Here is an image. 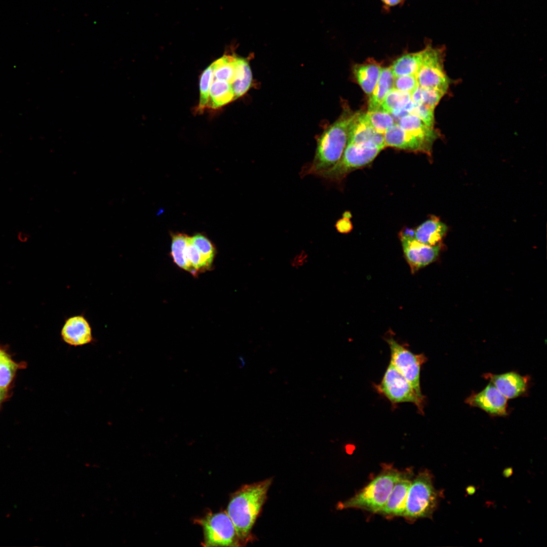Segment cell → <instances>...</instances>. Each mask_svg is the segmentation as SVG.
I'll return each instance as SVG.
<instances>
[{
    "label": "cell",
    "mask_w": 547,
    "mask_h": 547,
    "mask_svg": "<svg viewBox=\"0 0 547 547\" xmlns=\"http://www.w3.org/2000/svg\"><path fill=\"white\" fill-rule=\"evenodd\" d=\"M272 478L246 484L231 496L226 512L242 546L255 540L252 529L267 498Z\"/></svg>",
    "instance_id": "6da1fadb"
},
{
    "label": "cell",
    "mask_w": 547,
    "mask_h": 547,
    "mask_svg": "<svg viewBox=\"0 0 547 547\" xmlns=\"http://www.w3.org/2000/svg\"><path fill=\"white\" fill-rule=\"evenodd\" d=\"M356 112L344 108L340 117L329 126L317 139L313 160L304 165L301 177L318 173L334 166L340 160L346 146L349 127Z\"/></svg>",
    "instance_id": "7a4b0ae2"
},
{
    "label": "cell",
    "mask_w": 547,
    "mask_h": 547,
    "mask_svg": "<svg viewBox=\"0 0 547 547\" xmlns=\"http://www.w3.org/2000/svg\"><path fill=\"white\" fill-rule=\"evenodd\" d=\"M402 473L392 466L384 465L376 477L352 497L339 502L337 509H359L377 514L384 505Z\"/></svg>",
    "instance_id": "3957f363"
},
{
    "label": "cell",
    "mask_w": 547,
    "mask_h": 547,
    "mask_svg": "<svg viewBox=\"0 0 547 547\" xmlns=\"http://www.w3.org/2000/svg\"><path fill=\"white\" fill-rule=\"evenodd\" d=\"M439 495L429 472L424 470L419 473L412 480L403 517L412 522L432 518L438 506Z\"/></svg>",
    "instance_id": "277c9868"
},
{
    "label": "cell",
    "mask_w": 547,
    "mask_h": 547,
    "mask_svg": "<svg viewBox=\"0 0 547 547\" xmlns=\"http://www.w3.org/2000/svg\"><path fill=\"white\" fill-rule=\"evenodd\" d=\"M383 149L372 144L347 143L339 161L316 176L330 182H340L353 171L371 163Z\"/></svg>",
    "instance_id": "5b68a950"
},
{
    "label": "cell",
    "mask_w": 547,
    "mask_h": 547,
    "mask_svg": "<svg viewBox=\"0 0 547 547\" xmlns=\"http://www.w3.org/2000/svg\"><path fill=\"white\" fill-rule=\"evenodd\" d=\"M421 64L416 74L418 86L438 90L446 93L451 80L444 69L446 54L444 46H433L428 42L423 49Z\"/></svg>",
    "instance_id": "8992f818"
},
{
    "label": "cell",
    "mask_w": 547,
    "mask_h": 547,
    "mask_svg": "<svg viewBox=\"0 0 547 547\" xmlns=\"http://www.w3.org/2000/svg\"><path fill=\"white\" fill-rule=\"evenodd\" d=\"M195 523L203 528L204 546H243L226 511L211 512Z\"/></svg>",
    "instance_id": "52a82bcc"
},
{
    "label": "cell",
    "mask_w": 547,
    "mask_h": 547,
    "mask_svg": "<svg viewBox=\"0 0 547 547\" xmlns=\"http://www.w3.org/2000/svg\"><path fill=\"white\" fill-rule=\"evenodd\" d=\"M378 393L384 396L393 406L401 403H411L418 412L424 414L425 399L419 397L410 383L389 362L379 384L374 385Z\"/></svg>",
    "instance_id": "ba28073f"
},
{
    "label": "cell",
    "mask_w": 547,
    "mask_h": 547,
    "mask_svg": "<svg viewBox=\"0 0 547 547\" xmlns=\"http://www.w3.org/2000/svg\"><path fill=\"white\" fill-rule=\"evenodd\" d=\"M390 351V361L405 378L420 398L425 399L420 387L421 366L427 361L423 354H415L397 342L393 337L385 339Z\"/></svg>",
    "instance_id": "9c48e42d"
},
{
    "label": "cell",
    "mask_w": 547,
    "mask_h": 547,
    "mask_svg": "<svg viewBox=\"0 0 547 547\" xmlns=\"http://www.w3.org/2000/svg\"><path fill=\"white\" fill-rule=\"evenodd\" d=\"M400 240L405 258L413 272L434 262L438 256L439 245H426L403 233L400 235Z\"/></svg>",
    "instance_id": "30bf717a"
},
{
    "label": "cell",
    "mask_w": 547,
    "mask_h": 547,
    "mask_svg": "<svg viewBox=\"0 0 547 547\" xmlns=\"http://www.w3.org/2000/svg\"><path fill=\"white\" fill-rule=\"evenodd\" d=\"M465 402L491 416H505L508 414L507 399L491 382L481 392L472 393Z\"/></svg>",
    "instance_id": "8fae6325"
},
{
    "label": "cell",
    "mask_w": 547,
    "mask_h": 547,
    "mask_svg": "<svg viewBox=\"0 0 547 547\" xmlns=\"http://www.w3.org/2000/svg\"><path fill=\"white\" fill-rule=\"evenodd\" d=\"M483 376L489 380L507 399L523 396L528 390L530 377L515 372L501 374L487 373Z\"/></svg>",
    "instance_id": "7c38bea8"
},
{
    "label": "cell",
    "mask_w": 547,
    "mask_h": 547,
    "mask_svg": "<svg viewBox=\"0 0 547 547\" xmlns=\"http://www.w3.org/2000/svg\"><path fill=\"white\" fill-rule=\"evenodd\" d=\"M412 473L403 472L402 475L394 485L383 507L377 513L387 518L403 517Z\"/></svg>",
    "instance_id": "4fadbf2b"
},
{
    "label": "cell",
    "mask_w": 547,
    "mask_h": 547,
    "mask_svg": "<svg viewBox=\"0 0 547 547\" xmlns=\"http://www.w3.org/2000/svg\"><path fill=\"white\" fill-rule=\"evenodd\" d=\"M61 336L66 343L73 346L85 345L93 340L90 324L82 315L66 319L61 330Z\"/></svg>",
    "instance_id": "5bb4252c"
},
{
    "label": "cell",
    "mask_w": 547,
    "mask_h": 547,
    "mask_svg": "<svg viewBox=\"0 0 547 547\" xmlns=\"http://www.w3.org/2000/svg\"><path fill=\"white\" fill-rule=\"evenodd\" d=\"M347 143L372 144L384 148L383 134L376 131L364 119L363 113L356 112L350 124Z\"/></svg>",
    "instance_id": "9a60e30c"
},
{
    "label": "cell",
    "mask_w": 547,
    "mask_h": 547,
    "mask_svg": "<svg viewBox=\"0 0 547 547\" xmlns=\"http://www.w3.org/2000/svg\"><path fill=\"white\" fill-rule=\"evenodd\" d=\"M386 146L431 155L432 151L413 135L395 123L383 134Z\"/></svg>",
    "instance_id": "2e32d148"
},
{
    "label": "cell",
    "mask_w": 547,
    "mask_h": 547,
    "mask_svg": "<svg viewBox=\"0 0 547 547\" xmlns=\"http://www.w3.org/2000/svg\"><path fill=\"white\" fill-rule=\"evenodd\" d=\"M397 122L401 128L415 137L432 151L434 143L440 136L437 130L428 127L419 118L411 114L403 116Z\"/></svg>",
    "instance_id": "e0dca14e"
},
{
    "label": "cell",
    "mask_w": 547,
    "mask_h": 547,
    "mask_svg": "<svg viewBox=\"0 0 547 547\" xmlns=\"http://www.w3.org/2000/svg\"><path fill=\"white\" fill-rule=\"evenodd\" d=\"M382 68L381 64L372 58L353 67V74L364 92L370 95L378 81Z\"/></svg>",
    "instance_id": "ac0fdd59"
},
{
    "label": "cell",
    "mask_w": 547,
    "mask_h": 547,
    "mask_svg": "<svg viewBox=\"0 0 547 547\" xmlns=\"http://www.w3.org/2000/svg\"><path fill=\"white\" fill-rule=\"evenodd\" d=\"M447 230V226L445 224L437 218L433 217L418 226L412 236L422 243L434 246L439 245Z\"/></svg>",
    "instance_id": "d6986e66"
},
{
    "label": "cell",
    "mask_w": 547,
    "mask_h": 547,
    "mask_svg": "<svg viewBox=\"0 0 547 547\" xmlns=\"http://www.w3.org/2000/svg\"><path fill=\"white\" fill-rule=\"evenodd\" d=\"M252 82V73L248 61L236 56L235 74L231 87L235 100L244 95L249 89Z\"/></svg>",
    "instance_id": "ffe728a7"
},
{
    "label": "cell",
    "mask_w": 547,
    "mask_h": 547,
    "mask_svg": "<svg viewBox=\"0 0 547 547\" xmlns=\"http://www.w3.org/2000/svg\"><path fill=\"white\" fill-rule=\"evenodd\" d=\"M394 76L390 66L382 68L378 81L368 100V111L377 110L386 95L394 88Z\"/></svg>",
    "instance_id": "44dd1931"
},
{
    "label": "cell",
    "mask_w": 547,
    "mask_h": 547,
    "mask_svg": "<svg viewBox=\"0 0 547 547\" xmlns=\"http://www.w3.org/2000/svg\"><path fill=\"white\" fill-rule=\"evenodd\" d=\"M235 100L234 92L230 83L212 80L206 108L216 109Z\"/></svg>",
    "instance_id": "7402d4cb"
},
{
    "label": "cell",
    "mask_w": 547,
    "mask_h": 547,
    "mask_svg": "<svg viewBox=\"0 0 547 547\" xmlns=\"http://www.w3.org/2000/svg\"><path fill=\"white\" fill-rule=\"evenodd\" d=\"M423 55V49L414 53H407L397 58L390 66L395 77L406 75H416L420 67Z\"/></svg>",
    "instance_id": "603a6c76"
},
{
    "label": "cell",
    "mask_w": 547,
    "mask_h": 547,
    "mask_svg": "<svg viewBox=\"0 0 547 547\" xmlns=\"http://www.w3.org/2000/svg\"><path fill=\"white\" fill-rule=\"evenodd\" d=\"M235 55H224L213 62V80L227 82L231 85L235 74Z\"/></svg>",
    "instance_id": "cb8c5ba5"
},
{
    "label": "cell",
    "mask_w": 547,
    "mask_h": 547,
    "mask_svg": "<svg viewBox=\"0 0 547 547\" xmlns=\"http://www.w3.org/2000/svg\"><path fill=\"white\" fill-rule=\"evenodd\" d=\"M363 116L376 131L382 134L396 123L390 113L379 109L368 110Z\"/></svg>",
    "instance_id": "d4e9b609"
},
{
    "label": "cell",
    "mask_w": 547,
    "mask_h": 547,
    "mask_svg": "<svg viewBox=\"0 0 547 547\" xmlns=\"http://www.w3.org/2000/svg\"><path fill=\"white\" fill-rule=\"evenodd\" d=\"M188 237L186 235L180 233L172 235L171 255L175 263L181 268L189 272L185 254Z\"/></svg>",
    "instance_id": "484cf974"
},
{
    "label": "cell",
    "mask_w": 547,
    "mask_h": 547,
    "mask_svg": "<svg viewBox=\"0 0 547 547\" xmlns=\"http://www.w3.org/2000/svg\"><path fill=\"white\" fill-rule=\"evenodd\" d=\"M410 100L411 93L393 88L384 97L378 109L390 114L392 111L404 107Z\"/></svg>",
    "instance_id": "4316f807"
},
{
    "label": "cell",
    "mask_w": 547,
    "mask_h": 547,
    "mask_svg": "<svg viewBox=\"0 0 547 547\" xmlns=\"http://www.w3.org/2000/svg\"><path fill=\"white\" fill-rule=\"evenodd\" d=\"M214 64L213 62L202 72L200 80V99L198 106L196 109V113H202L207 107L209 91L213 80Z\"/></svg>",
    "instance_id": "83f0119b"
},
{
    "label": "cell",
    "mask_w": 547,
    "mask_h": 547,
    "mask_svg": "<svg viewBox=\"0 0 547 547\" xmlns=\"http://www.w3.org/2000/svg\"><path fill=\"white\" fill-rule=\"evenodd\" d=\"M190 240L198 249L203 259L212 267L216 252L213 244L205 236L201 233H198L190 237Z\"/></svg>",
    "instance_id": "f1b7e54d"
},
{
    "label": "cell",
    "mask_w": 547,
    "mask_h": 547,
    "mask_svg": "<svg viewBox=\"0 0 547 547\" xmlns=\"http://www.w3.org/2000/svg\"><path fill=\"white\" fill-rule=\"evenodd\" d=\"M19 368L20 364L15 362L11 358L0 365V388L7 389Z\"/></svg>",
    "instance_id": "f546056e"
},
{
    "label": "cell",
    "mask_w": 547,
    "mask_h": 547,
    "mask_svg": "<svg viewBox=\"0 0 547 547\" xmlns=\"http://www.w3.org/2000/svg\"><path fill=\"white\" fill-rule=\"evenodd\" d=\"M446 94L438 90L421 87L420 104L435 110L436 106Z\"/></svg>",
    "instance_id": "4dcf8cb0"
},
{
    "label": "cell",
    "mask_w": 547,
    "mask_h": 547,
    "mask_svg": "<svg viewBox=\"0 0 547 547\" xmlns=\"http://www.w3.org/2000/svg\"><path fill=\"white\" fill-rule=\"evenodd\" d=\"M410 114L419 118L428 127L434 128V109L423 104L414 103Z\"/></svg>",
    "instance_id": "1f68e13d"
},
{
    "label": "cell",
    "mask_w": 547,
    "mask_h": 547,
    "mask_svg": "<svg viewBox=\"0 0 547 547\" xmlns=\"http://www.w3.org/2000/svg\"><path fill=\"white\" fill-rule=\"evenodd\" d=\"M418 86L415 74L398 76L395 77L394 89L411 93Z\"/></svg>",
    "instance_id": "d6a6232c"
},
{
    "label": "cell",
    "mask_w": 547,
    "mask_h": 547,
    "mask_svg": "<svg viewBox=\"0 0 547 547\" xmlns=\"http://www.w3.org/2000/svg\"><path fill=\"white\" fill-rule=\"evenodd\" d=\"M307 254L303 251L297 254L291 260L292 266L296 268L301 267L307 263Z\"/></svg>",
    "instance_id": "836d02e7"
},
{
    "label": "cell",
    "mask_w": 547,
    "mask_h": 547,
    "mask_svg": "<svg viewBox=\"0 0 547 547\" xmlns=\"http://www.w3.org/2000/svg\"><path fill=\"white\" fill-rule=\"evenodd\" d=\"M386 10H389L391 8L401 5L404 2V0H380Z\"/></svg>",
    "instance_id": "e575fe53"
},
{
    "label": "cell",
    "mask_w": 547,
    "mask_h": 547,
    "mask_svg": "<svg viewBox=\"0 0 547 547\" xmlns=\"http://www.w3.org/2000/svg\"><path fill=\"white\" fill-rule=\"evenodd\" d=\"M10 358V356L4 349L0 347V365Z\"/></svg>",
    "instance_id": "d590c367"
},
{
    "label": "cell",
    "mask_w": 547,
    "mask_h": 547,
    "mask_svg": "<svg viewBox=\"0 0 547 547\" xmlns=\"http://www.w3.org/2000/svg\"><path fill=\"white\" fill-rule=\"evenodd\" d=\"M8 396V390L0 388V405Z\"/></svg>",
    "instance_id": "8d00e7d4"
},
{
    "label": "cell",
    "mask_w": 547,
    "mask_h": 547,
    "mask_svg": "<svg viewBox=\"0 0 547 547\" xmlns=\"http://www.w3.org/2000/svg\"><path fill=\"white\" fill-rule=\"evenodd\" d=\"M405 1V0H404Z\"/></svg>",
    "instance_id": "74e56055"
}]
</instances>
